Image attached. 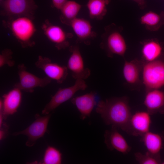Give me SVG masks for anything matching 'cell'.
I'll list each match as a JSON object with an SVG mask.
<instances>
[{"label":"cell","instance_id":"6da1fadb","mask_svg":"<svg viewBox=\"0 0 164 164\" xmlns=\"http://www.w3.org/2000/svg\"><path fill=\"white\" fill-rule=\"evenodd\" d=\"M96 111L106 125L126 132L132 114L126 97L101 100L97 105Z\"/></svg>","mask_w":164,"mask_h":164},{"label":"cell","instance_id":"7a4b0ae2","mask_svg":"<svg viewBox=\"0 0 164 164\" xmlns=\"http://www.w3.org/2000/svg\"><path fill=\"white\" fill-rule=\"evenodd\" d=\"M120 30L114 24L105 28V32L102 36L101 46L109 55L114 54L123 56L126 51V43Z\"/></svg>","mask_w":164,"mask_h":164},{"label":"cell","instance_id":"3957f363","mask_svg":"<svg viewBox=\"0 0 164 164\" xmlns=\"http://www.w3.org/2000/svg\"><path fill=\"white\" fill-rule=\"evenodd\" d=\"M142 70L143 83L147 88L158 89L164 85L163 61L155 60L147 62L144 64Z\"/></svg>","mask_w":164,"mask_h":164},{"label":"cell","instance_id":"277c9868","mask_svg":"<svg viewBox=\"0 0 164 164\" xmlns=\"http://www.w3.org/2000/svg\"><path fill=\"white\" fill-rule=\"evenodd\" d=\"M87 87L84 80H76L74 84L71 86L60 88L45 106L42 113L44 115L50 114L62 103L72 98L78 91L84 90Z\"/></svg>","mask_w":164,"mask_h":164},{"label":"cell","instance_id":"5b68a950","mask_svg":"<svg viewBox=\"0 0 164 164\" xmlns=\"http://www.w3.org/2000/svg\"><path fill=\"white\" fill-rule=\"evenodd\" d=\"M18 73L19 81L14 87L25 92L32 93L35 88L45 87L51 81V79L47 76L39 77L28 72L23 63L18 65Z\"/></svg>","mask_w":164,"mask_h":164},{"label":"cell","instance_id":"8992f818","mask_svg":"<svg viewBox=\"0 0 164 164\" xmlns=\"http://www.w3.org/2000/svg\"><path fill=\"white\" fill-rule=\"evenodd\" d=\"M51 114L41 116L38 114L35 115V120L28 127L22 131L15 132L12 135L16 136L23 135L28 137L26 145L29 147L33 146L37 140L43 137L47 132L48 123Z\"/></svg>","mask_w":164,"mask_h":164},{"label":"cell","instance_id":"52a82bcc","mask_svg":"<svg viewBox=\"0 0 164 164\" xmlns=\"http://www.w3.org/2000/svg\"><path fill=\"white\" fill-rule=\"evenodd\" d=\"M35 65L43 70L47 77L59 84L63 82L68 75L67 67L53 62L48 58L39 56Z\"/></svg>","mask_w":164,"mask_h":164},{"label":"cell","instance_id":"ba28073f","mask_svg":"<svg viewBox=\"0 0 164 164\" xmlns=\"http://www.w3.org/2000/svg\"><path fill=\"white\" fill-rule=\"evenodd\" d=\"M70 51L71 54L67 62L68 69L71 71L72 77L75 80L86 79L90 76L91 71L85 66L78 46H71Z\"/></svg>","mask_w":164,"mask_h":164},{"label":"cell","instance_id":"9c48e42d","mask_svg":"<svg viewBox=\"0 0 164 164\" xmlns=\"http://www.w3.org/2000/svg\"><path fill=\"white\" fill-rule=\"evenodd\" d=\"M151 115L147 111H138L132 114L126 132L134 136H142L149 131Z\"/></svg>","mask_w":164,"mask_h":164},{"label":"cell","instance_id":"30bf717a","mask_svg":"<svg viewBox=\"0 0 164 164\" xmlns=\"http://www.w3.org/2000/svg\"><path fill=\"white\" fill-rule=\"evenodd\" d=\"M117 128L112 126L110 130L105 132L104 142L111 150H115L123 154H127L131 151V147Z\"/></svg>","mask_w":164,"mask_h":164},{"label":"cell","instance_id":"8fae6325","mask_svg":"<svg viewBox=\"0 0 164 164\" xmlns=\"http://www.w3.org/2000/svg\"><path fill=\"white\" fill-rule=\"evenodd\" d=\"M71 26L79 41L89 45L91 40L96 36V33L92 30V26L88 20L76 18L70 21Z\"/></svg>","mask_w":164,"mask_h":164},{"label":"cell","instance_id":"7c38bea8","mask_svg":"<svg viewBox=\"0 0 164 164\" xmlns=\"http://www.w3.org/2000/svg\"><path fill=\"white\" fill-rule=\"evenodd\" d=\"M21 90L14 87L2 96V107L0 110L4 118L16 112L21 104L22 100Z\"/></svg>","mask_w":164,"mask_h":164},{"label":"cell","instance_id":"4fadbf2b","mask_svg":"<svg viewBox=\"0 0 164 164\" xmlns=\"http://www.w3.org/2000/svg\"><path fill=\"white\" fill-rule=\"evenodd\" d=\"M12 30L16 37L23 42L28 41L35 31L33 23L29 18L21 17L14 20L11 23Z\"/></svg>","mask_w":164,"mask_h":164},{"label":"cell","instance_id":"5bb4252c","mask_svg":"<svg viewBox=\"0 0 164 164\" xmlns=\"http://www.w3.org/2000/svg\"><path fill=\"white\" fill-rule=\"evenodd\" d=\"M144 104L151 115L164 113V91L158 89L149 90L146 94Z\"/></svg>","mask_w":164,"mask_h":164},{"label":"cell","instance_id":"9a60e30c","mask_svg":"<svg viewBox=\"0 0 164 164\" xmlns=\"http://www.w3.org/2000/svg\"><path fill=\"white\" fill-rule=\"evenodd\" d=\"M95 98V93L91 92L71 99V102L80 112L82 120L90 117L96 105Z\"/></svg>","mask_w":164,"mask_h":164},{"label":"cell","instance_id":"2e32d148","mask_svg":"<svg viewBox=\"0 0 164 164\" xmlns=\"http://www.w3.org/2000/svg\"><path fill=\"white\" fill-rule=\"evenodd\" d=\"M2 5L7 13L15 15L28 13L36 7L33 0H5Z\"/></svg>","mask_w":164,"mask_h":164},{"label":"cell","instance_id":"e0dca14e","mask_svg":"<svg viewBox=\"0 0 164 164\" xmlns=\"http://www.w3.org/2000/svg\"><path fill=\"white\" fill-rule=\"evenodd\" d=\"M144 63L137 60L125 61L123 73L124 78L128 83L135 84L139 80L141 70Z\"/></svg>","mask_w":164,"mask_h":164},{"label":"cell","instance_id":"ac0fdd59","mask_svg":"<svg viewBox=\"0 0 164 164\" xmlns=\"http://www.w3.org/2000/svg\"><path fill=\"white\" fill-rule=\"evenodd\" d=\"M141 137V141L147 152L152 155H159L163 145V139L161 135L158 133L149 131Z\"/></svg>","mask_w":164,"mask_h":164},{"label":"cell","instance_id":"d6986e66","mask_svg":"<svg viewBox=\"0 0 164 164\" xmlns=\"http://www.w3.org/2000/svg\"><path fill=\"white\" fill-rule=\"evenodd\" d=\"M45 33L49 39L55 44L58 49H64L69 46V43L67 41L66 34L60 27L50 26L46 29Z\"/></svg>","mask_w":164,"mask_h":164},{"label":"cell","instance_id":"ffe728a7","mask_svg":"<svg viewBox=\"0 0 164 164\" xmlns=\"http://www.w3.org/2000/svg\"><path fill=\"white\" fill-rule=\"evenodd\" d=\"M140 21L147 29L151 31L158 30L164 24V12L159 14L149 11L141 17Z\"/></svg>","mask_w":164,"mask_h":164},{"label":"cell","instance_id":"44dd1931","mask_svg":"<svg viewBox=\"0 0 164 164\" xmlns=\"http://www.w3.org/2000/svg\"><path fill=\"white\" fill-rule=\"evenodd\" d=\"M110 0H88L87 6L91 19L101 20L106 14Z\"/></svg>","mask_w":164,"mask_h":164},{"label":"cell","instance_id":"7402d4cb","mask_svg":"<svg viewBox=\"0 0 164 164\" xmlns=\"http://www.w3.org/2000/svg\"><path fill=\"white\" fill-rule=\"evenodd\" d=\"M162 50L161 46L159 42L151 40L143 44L142 52L143 58L149 62L156 60L161 55Z\"/></svg>","mask_w":164,"mask_h":164},{"label":"cell","instance_id":"603a6c76","mask_svg":"<svg viewBox=\"0 0 164 164\" xmlns=\"http://www.w3.org/2000/svg\"><path fill=\"white\" fill-rule=\"evenodd\" d=\"M62 154L54 147L48 146L46 149L43 159L37 164H60L62 163Z\"/></svg>","mask_w":164,"mask_h":164},{"label":"cell","instance_id":"cb8c5ba5","mask_svg":"<svg viewBox=\"0 0 164 164\" xmlns=\"http://www.w3.org/2000/svg\"><path fill=\"white\" fill-rule=\"evenodd\" d=\"M81 7L80 5L73 1H67L63 6L60 10L69 24L71 21L77 17Z\"/></svg>","mask_w":164,"mask_h":164},{"label":"cell","instance_id":"d4e9b609","mask_svg":"<svg viewBox=\"0 0 164 164\" xmlns=\"http://www.w3.org/2000/svg\"><path fill=\"white\" fill-rule=\"evenodd\" d=\"M135 156L136 160L141 164H158L160 162L159 155H152L147 152L145 154L135 153Z\"/></svg>","mask_w":164,"mask_h":164},{"label":"cell","instance_id":"484cf974","mask_svg":"<svg viewBox=\"0 0 164 164\" xmlns=\"http://www.w3.org/2000/svg\"><path fill=\"white\" fill-rule=\"evenodd\" d=\"M12 52L9 50H6L2 52L0 55V67L5 65L12 67L15 65V62L12 60Z\"/></svg>","mask_w":164,"mask_h":164},{"label":"cell","instance_id":"4316f807","mask_svg":"<svg viewBox=\"0 0 164 164\" xmlns=\"http://www.w3.org/2000/svg\"><path fill=\"white\" fill-rule=\"evenodd\" d=\"M67 0H52L53 6L57 9H61Z\"/></svg>","mask_w":164,"mask_h":164},{"label":"cell","instance_id":"83f0119b","mask_svg":"<svg viewBox=\"0 0 164 164\" xmlns=\"http://www.w3.org/2000/svg\"><path fill=\"white\" fill-rule=\"evenodd\" d=\"M8 127L6 124H2L0 127V139L2 140L6 136L7 133Z\"/></svg>","mask_w":164,"mask_h":164},{"label":"cell","instance_id":"f1b7e54d","mask_svg":"<svg viewBox=\"0 0 164 164\" xmlns=\"http://www.w3.org/2000/svg\"><path fill=\"white\" fill-rule=\"evenodd\" d=\"M137 3L141 9H143L145 6V0H132Z\"/></svg>","mask_w":164,"mask_h":164},{"label":"cell","instance_id":"f546056e","mask_svg":"<svg viewBox=\"0 0 164 164\" xmlns=\"http://www.w3.org/2000/svg\"><path fill=\"white\" fill-rule=\"evenodd\" d=\"M0 0V1L1 2L3 1V0Z\"/></svg>","mask_w":164,"mask_h":164},{"label":"cell","instance_id":"4dcf8cb0","mask_svg":"<svg viewBox=\"0 0 164 164\" xmlns=\"http://www.w3.org/2000/svg\"><path fill=\"white\" fill-rule=\"evenodd\" d=\"M162 164H164V161H163V162H162Z\"/></svg>","mask_w":164,"mask_h":164}]
</instances>
